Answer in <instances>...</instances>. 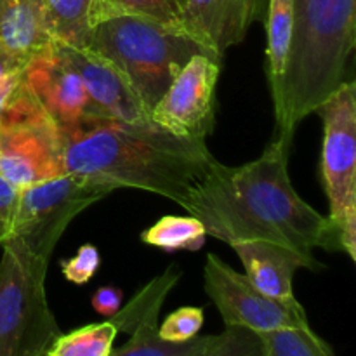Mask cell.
I'll return each instance as SVG.
<instances>
[{
  "mask_svg": "<svg viewBox=\"0 0 356 356\" xmlns=\"http://www.w3.org/2000/svg\"><path fill=\"white\" fill-rule=\"evenodd\" d=\"M291 141L277 136L261 156L238 167L218 162L183 209L207 236L229 243L264 240L284 245L318 270L315 249L339 250L329 216L302 200L289 176Z\"/></svg>",
  "mask_w": 356,
  "mask_h": 356,
  "instance_id": "obj_1",
  "label": "cell"
},
{
  "mask_svg": "<svg viewBox=\"0 0 356 356\" xmlns=\"http://www.w3.org/2000/svg\"><path fill=\"white\" fill-rule=\"evenodd\" d=\"M61 139L65 174L148 191L181 207L219 162L205 141L181 138L153 122L94 118L63 131Z\"/></svg>",
  "mask_w": 356,
  "mask_h": 356,
  "instance_id": "obj_2",
  "label": "cell"
},
{
  "mask_svg": "<svg viewBox=\"0 0 356 356\" xmlns=\"http://www.w3.org/2000/svg\"><path fill=\"white\" fill-rule=\"evenodd\" d=\"M87 47L120 70L149 111L193 56L221 61L181 28L131 16L99 21Z\"/></svg>",
  "mask_w": 356,
  "mask_h": 356,
  "instance_id": "obj_3",
  "label": "cell"
},
{
  "mask_svg": "<svg viewBox=\"0 0 356 356\" xmlns=\"http://www.w3.org/2000/svg\"><path fill=\"white\" fill-rule=\"evenodd\" d=\"M0 247V356H42L61 334L45 296L49 264L16 238Z\"/></svg>",
  "mask_w": 356,
  "mask_h": 356,
  "instance_id": "obj_4",
  "label": "cell"
},
{
  "mask_svg": "<svg viewBox=\"0 0 356 356\" xmlns=\"http://www.w3.org/2000/svg\"><path fill=\"white\" fill-rule=\"evenodd\" d=\"M316 113L323 122L320 179L339 250L356 261V86L346 80Z\"/></svg>",
  "mask_w": 356,
  "mask_h": 356,
  "instance_id": "obj_5",
  "label": "cell"
},
{
  "mask_svg": "<svg viewBox=\"0 0 356 356\" xmlns=\"http://www.w3.org/2000/svg\"><path fill=\"white\" fill-rule=\"evenodd\" d=\"M61 174V131L21 76L0 115V176L21 190Z\"/></svg>",
  "mask_w": 356,
  "mask_h": 356,
  "instance_id": "obj_6",
  "label": "cell"
},
{
  "mask_svg": "<svg viewBox=\"0 0 356 356\" xmlns=\"http://www.w3.org/2000/svg\"><path fill=\"white\" fill-rule=\"evenodd\" d=\"M117 191L111 184L61 174L21 188L9 238H16L31 256L49 264L70 222L82 211Z\"/></svg>",
  "mask_w": 356,
  "mask_h": 356,
  "instance_id": "obj_7",
  "label": "cell"
},
{
  "mask_svg": "<svg viewBox=\"0 0 356 356\" xmlns=\"http://www.w3.org/2000/svg\"><path fill=\"white\" fill-rule=\"evenodd\" d=\"M204 291L218 308L226 327H243L252 332L309 327L305 308L296 298L277 299L250 284L216 254H207Z\"/></svg>",
  "mask_w": 356,
  "mask_h": 356,
  "instance_id": "obj_8",
  "label": "cell"
},
{
  "mask_svg": "<svg viewBox=\"0 0 356 356\" xmlns=\"http://www.w3.org/2000/svg\"><path fill=\"white\" fill-rule=\"evenodd\" d=\"M221 65L211 56H193L149 111L153 124L181 138L205 141L214 129L216 87Z\"/></svg>",
  "mask_w": 356,
  "mask_h": 356,
  "instance_id": "obj_9",
  "label": "cell"
},
{
  "mask_svg": "<svg viewBox=\"0 0 356 356\" xmlns=\"http://www.w3.org/2000/svg\"><path fill=\"white\" fill-rule=\"evenodd\" d=\"M23 82L61 132L106 117L90 99L82 80L63 59L54 42L28 59Z\"/></svg>",
  "mask_w": 356,
  "mask_h": 356,
  "instance_id": "obj_10",
  "label": "cell"
},
{
  "mask_svg": "<svg viewBox=\"0 0 356 356\" xmlns=\"http://www.w3.org/2000/svg\"><path fill=\"white\" fill-rule=\"evenodd\" d=\"M59 54L76 73L87 94L106 117L129 124H149V110L120 70L89 47L54 42Z\"/></svg>",
  "mask_w": 356,
  "mask_h": 356,
  "instance_id": "obj_11",
  "label": "cell"
},
{
  "mask_svg": "<svg viewBox=\"0 0 356 356\" xmlns=\"http://www.w3.org/2000/svg\"><path fill=\"white\" fill-rule=\"evenodd\" d=\"M264 7L266 0H188L181 30L222 61L229 47L245 40Z\"/></svg>",
  "mask_w": 356,
  "mask_h": 356,
  "instance_id": "obj_12",
  "label": "cell"
},
{
  "mask_svg": "<svg viewBox=\"0 0 356 356\" xmlns=\"http://www.w3.org/2000/svg\"><path fill=\"white\" fill-rule=\"evenodd\" d=\"M242 261L250 284L266 296L277 299L296 298L292 280L299 268L312 270V264L284 245L264 240H243L229 243Z\"/></svg>",
  "mask_w": 356,
  "mask_h": 356,
  "instance_id": "obj_13",
  "label": "cell"
},
{
  "mask_svg": "<svg viewBox=\"0 0 356 356\" xmlns=\"http://www.w3.org/2000/svg\"><path fill=\"white\" fill-rule=\"evenodd\" d=\"M42 0H0V45L30 59L51 44Z\"/></svg>",
  "mask_w": 356,
  "mask_h": 356,
  "instance_id": "obj_14",
  "label": "cell"
},
{
  "mask_svg": "<svg viewBox=\"0 0 356 356\" xmlns=\"http://www.w3.org/2000/svg\"><path fill=\"white\" fill-rule=\"evenodd\" d=\"M266 73L271 101L278 96L294 33V0H266Z\"/></svg>",
  "mask_w": 356,
  "mask_h": 356,
  "instance_id": "obj_15",
  "label": "cell"
},
{
  "mask_svg": "<svg viewBox=\"0 0 356 356\" xmlns=\"http://www.w3.org/2000/svg\"><path fill=\"white\" fill-rule=\"evenodd\" d=\"M159 315L149 313L139 320L129 332L127 343L108 356H200L218 339V336H197L186 343H167L159 336Z\"/></svg>",
  "mask_w": 356,
  "mask_h": 356,
  "instance_id": "obj_16",
  "label": "cell"
},
{
  "mask_svg": "<svg viewBox=\"0 0 356 356\" xmlns=\"http://www.w3.org/2000/svg\"><path fill=\"white\" fill-rule=\"evenodd\" d=\"M42 6L52 42L87 47L94 28V0H42Z\"/></svg>",
  "mask_w": 356,
  "mask_h": 356,
  "instance_id": "obj_17",
  "label": "cell"
},
{
  "mask_svg": "<svg viewBox=\"0 0 356 356\" xmlns=\"http://www.w3.org/2000/svg\"><path fill=\"white\" fill-rule=\"evenodd\" d=\"M186 3L188 0H94L92 21L96 26L110 17L131 16L181 28Z\"/></svg>",
  "mask_w": 356,
  "mask_h": 356,
  "instance_id": "obj_18",
  "label": "cell"
},
{
  "mask_svg": "<svg viewBox=\"0 0 356 356\" xmlns=\"http://www.w3.org/2000/svg\"><path fill=\"white\" fill-rule=\"evenodd\" d=\"M207 232L204 225L193 216H163L152 228L141 233L146 245L156 247L165 252L179 250H200L204 247Z\"/></svg>",
  "mask_w": 356,
  "mask_h": 356,
  "instance_id": "obj_19",
  "label": "cell"
},
{
  "mask_svg": "<svg viewBox=\"0 0 356 356\" xmlns=\"http://www.w3.org/2000/svg\"><path fill=\"white\" fill-rule=\"evenodd\" d=\"M117 334L118 327L111 318L89 323L68 334H59L42 356H108Z\"/></svg>",
  "mask_w": 356,
  "mask_h": 356,
  "instance_id": "obj_20",
  "label": "cell"
},
{
  "mask_svg": "<svg viewBox=\"0 0 356 356\" xmlns=\"http://www.w3.org/2000/svg\"><path fill=\"white\" fill-rule=\"evenodd\" d=\"M263 356H336L332 346L323 341L312 327L278 329L261 332Z\"/></svg>",
  "mask_w": 356,
  "mask_h": 356,
  "instance_id": "obj_21",
  "label": "cell"
},
{
  "mask_svg": "<svg viewBox=\"0 0 356 356\" xmlns=\"http://www.w3.org/2000/svg\"><path fill=\"white\" fill-rule=\"evenodd\" d=\"M200 356H263L259 334L243 327H226L216 343Z\"/></svg>",
  "mask_w": 356,
  "mask_h": 356,
  "instance_id": "obj_22",
  "label": "cell"
},
{
  "mask_svg": "<svg viewBox=\"0 0 356 356\" xmlns=\"http://www.w3.org/2000/svg\"><path fill=\"white\" fill-rule=\"evenodd\" d=\"M204 309L186 306L170 313L162 325H159V336L167 343H186L198 336L204 327Z\"/></svg>",
  "mask_w": 356,
  "mask_h": 356,
  "instance_id": "obj_23",
  "label": "cell"
},
{
  "mask_svg": "<svg viewBox=\"0 0 356 356\" xmlns=\"http://www.w3.org/2000/svg\"><path fill=\"white\" fill-rule=\"evenodd\" d=\"M99 263L101 257L96 247L92 243H86V245H82L76 250L75 256L63 261L61 271L68 282L76 285H83L96 275Z\"/></svg>",
  "mask_w": 356,
  "mask_h": 356,
  "instance_id": "obj_24",
  "label": "cell"
},
{
  "mask_svg": "<svg viewBox=\"0 0 356 356\" xmlns=\"http://www.w3.org/2000/svg\"><path fill=\"white\" fill-rule=\"evenodd\" d=\"M19 188L0 176V245L9 238L14 211H16Z\"/></svg>",
  "mask_w": 356,
  "mask_h": 356,
  "instance_id": "obj_25",
  "label": "cell"
},
{
  "mask_svg": "<svg viewBox=\"0 0 356 356\" xmlns=\"http://www.w3.org/2000/svg\"><path fill=\"white\" fill-rule=\"evenodd\" d=\"M122 299H124V296H122L120 289L106 285V287H99L94 292L92 299H90V305H92V308L101 316L111 318L122 308Z\"/></svg>",
  "mask_w": 356,
  "mask_h": 356,
  "instance_id": "obj_26",
  "label": "cell"
},
{
  "mask_svg": "<svg viewBox=\"0 0 356 356\" xmlns=\"http://www.w3.org/2000/svg\"><path fill=\"white\" fill-rule=\"evenodd\" d=\"M28 59L21 58V56L14 54V52L7 51L6 47L0 45V82L13 79V76L21 75L24 72Z\"/></svg>",
  "mask_w": 356,
  "mask_h": 356,
  "instance_id": "obj_27",
  "label": "cell"
},
{
  "mask_svg": "<svg viewBox=\"0 0 356 356\" xmlns=\"http://www.w3.org/2000/svg\"><path fill=\"white\" fill-rule=\"evenodd\" d=\"M21 76H23V73L17 76H13V79L6 80V82H0V115H2L6 104L9 103L10 96L14 94V90H16L17 86H19Z\"/></svg>",
  "mask_w": 356,
  "mask_h": 356,
  "instance_id": "obj_28",
  "label": "cell"
}]
</instances>
